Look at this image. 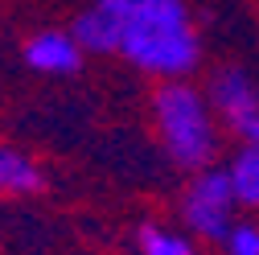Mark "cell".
<instances>
[{
    "label": "cell",
    "mask_w": 259,
    "mask_h": 255,
    "mask_svg": "<svg viewBox=\"0 0 259 255\" xmlns=\"http://www.w3.org/2000/svg\"><path fill=\"white\" fill-rule=\"evenodd\" d=\"M119 25V58L132 70L181 82L202 66V33L189 0H95Z\"/></svg>",
    "instance_id": "obj_1"
},
{
    "label": "cell",
    "mask_w": 259,
    "mask_h": 255,
    "mask_svg": "<svg viewBox=\"0 0 259 255\" xmlns=\"http://www.w3.org/2000/svg\"><path fill=\"white\" fill-rule=\"evenodd\" d=\"M152 128L165 156L185 169L202 173L218 165L222 152V123L206 99V87H193L189 78L181 82H160L152 91Z\"/></svg>",
    "instance_id": "obj_2"
},
{
    "label": "cell",
    "mask_w": 259,
    "mask_h": 255,
    "mask_svg": "<svg viewBox=\"0 0 259 255\" xmlns=\"http://www.w3.org/2000/svg\"><path fill=\"white\" fill-rule=\"evenodd\" d=\"M177 214H181L185 235H193L198 243H214L218 247L226 235H231V227L239 222V214H243L226 169L210 165L202 173H189L181 198H177Z\"/></svg>",
    "instance_id": "obj_3"
},
{
    "label": "cell",
    "mask_w": 259,
    "mask_h": 255,
    "mask_svg": "<svg viewBox=\"0 0 259 255\" xmlns=\"http://www.w3.org/2000/svg\"><path fill=\"white\" fill-rule=\"evenodd\" d=\"M206 99L222 123V132H231L239 144L259 148V82L247 66L239 62H222L206 78Z\"/></svg>",
    "instance_id": "obj_4"
},
{
    "label": "cell",
    "mask_w": 259,
    "mask_h": 255,
    "mask_svg": "<svg viewBox=\"0 0 259 255\" xmlns=\"http://www.w3.org/2000/svg\"><path fill=\"white\" fill-rule=\"evenodd\" d=\"M82 46L74 41L70 29H41L25 41V62L37 74H74L82 66Z\"/></svg>",
    "instance_id": "obj_5"
},
{
    "label": "cell",
    "mask_w": 259,
    "mask_h": 255,
    "mask_svg": "<svg viewBox=\"0 0 259 255\" xmlns=\"http://www.w3.org/2000/svg\"><path fill=\"white\" fill-rule=\"evenodd\" d=\"M46 189V173L29 152L0 144V198H29Z\"/></svg>",
    "instance_id": "obj_6"
},
{
    "label": "cell",
    "mask_w": 259,
    "mask_h": 255,
    "mask_svg": "<svg viewBox=\"0 0 259 255\" xmlns=\"http://www.w3.org/2000/svg\"><path fill=\"white\" fill-rule=\"evenodd\" d=\"M70 33H74V41L82 46V54H119V25L99 9V5H87L78 17H74V25H70Z\"/></svg>",
    "instance_id": "obj_7"
},
{
    "label": "cell",
    "mask_w": 259,
    "mask_h": 255,
    "mask_svg": "<svg viewBox=\"0 0 259 255\" xmlns=\"http://www.w3.org/2000/svg\"><path fill=\"white\" fill-rule=\"evenodd\" d=\"M226 177L235 185V198L247 214L259 210V148L255 144H235V152L222 161Z\"/></svg>",
    "instance_id": "obj_8"
},
{
    "label": "cell",
    "mask_w": 259,
    "mask_h": 255,
    "mask_svg": "<svg viewBox=\"0 0 259 255\" xmlns=\"http://www.w3.org/2000/svg\"><path fill=\"white\" fill-rule=\"evenodd\" d=\"M140 255H198V239L173 231V227H160V222H144L140 235H136Z\"/></svg>",
    "instance_id": "obj_9"
},
{
    "label": "cell",
    "mask_w": 259,
    "mask_h": 255,
    "mask_svg": "<svg viewBox=\"0 0 259 255\" xmlns=\"http://www.w3.org/2000/svg\"><path fill=\"white\" fill-rule=\"evenodd\" d=\"M222 255H259V218H239L231 235L218 243Z\"/></svg>",
    "instance_id": "obj_10"
}]
</instances>
